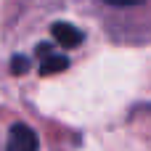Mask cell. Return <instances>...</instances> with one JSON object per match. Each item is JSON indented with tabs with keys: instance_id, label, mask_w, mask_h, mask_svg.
<instances>
[{
	"instance_id": "1",
	"label": "cell",
	"mask_w": 151,
	"mask_h": 151,
	"mask_svg": "<svg viewBox=\"0 0 151 151\" xmlns=\"http://www.w3.org/2000/svg\"><path fill=\"white\" fill-rule=\"evenodd\" d=\"M5 151H37V135L29 125H13L8 133Z\"/></svg>"
},
{
	"instance_id": "2",
	"label": "cell",
	"mask_w": 151,
	"mask_h": 151,
	"mask_svg": "<svg viewBox=\"0 0 151 151\" xmlns=\"http://www.w3.org/2000/svg\"><path fill=\"white\" fill-rule=\"evenodd\" d=\"M37 61H40V74H56V72H64L69 66V58L50 50L48 45H40L37 48Z\"/></svg>"
},
{
	"instance_id": "3",
	"label": "cell",
	"mask_w": 151,
	"mask_h": 151,
	"mask_svg": "<svg viewBox=\"0 0 151 151\" xmlns=\"http://www.w3.org/2000/svg\"><path fill=\"white\" fill-rule=\"evenodd\" d=\"M50 32H53V40H56L61 48H77V45L85 40V35H82L74 24H66V21H56V24L50 27Z\"/></svg>"
},
{
	"instance_id": "4",
	"label": "cell",
	"mask_w": 151,
	"mask_h": 151,
	"mask_svg": "<svg viewBox=\"0 0 151 151\" xmlns=\"http://www.w3.org/2000/svg\"><path fill=\"white\" fill-rule=\"evenodd\" d=\"M27 64H29V61H27L24 56H16V58L11 61V72H13V74H24V72H27Z\"/></svg>"
},
{
	"instance_id": "5",
	"label": "cell",
	"mask_w": 151,
	"mask_h": 151,
	"mask_svg": "<svg viewBox=\"0 0 151 151\" xmlns=\"http://www.w3.org/2000/svg\"><path fill=\"white\" fill-rule=\"evenodd\" d=\"M104 3H109V5H114V8H133V5H141V3H146V0H104Z\"/></svg>"
}]
</instances>
